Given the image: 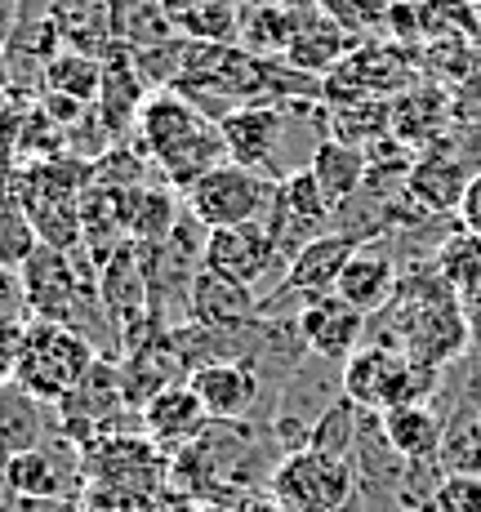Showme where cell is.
I'll use <instances>...</instances> for the list:
<instances>
[{"mask_svg":"<svg viewBox=\"0 0 481 512\" xmlns=\"http://www.w3.org/2000/svg\"><path fill=\"white\" fill-rule=\"evenodd\" d=\"M299 18L303 14H290L281 5H259L250 14H241V36H245V49L254 58H286V49L299 32Z\"/></svg>","mask_w":481,"mask_h":512,"instance_id":"484cf974","label":"cell"},{"mask_svg":"<svg viewBox=\"0 0 481 512\" xmlns=\"http://www.w3.org/2000/svg\"><path fill=\"white\" fill-rule=\"evenodd\" d=\"M428 512H481V477L477 472H446Z\"/></svg>","mask_w":481,"mask_h":512,"instance_id":"f1b7e54d","label":"cell"},{"mask_svg":"<svg viewBox=\"0 0 481 512\" xmlns=\"http://www.w3.org/2000/svg\"><path fill=\"white\" fill-rule=\"evenodd\" d=\"M41 250V232L23 205H0V268L23 272V263Z\"/></svg>","mask_w":481,"mask_h":512,"instance_id":"83f0119b","label":"cell"},{"mask_svg":"<svg viewBox=\"0 0 481 512\" xmlns=\"http://www.w3.org/2000/svg\"><path fill=\"white\" fill-rule=\"evenodd\" d=\"M254 317H259V294L228 272H214L201 263L188 294V321L196 326H245Z\"/></svg>","mask_w":481,"mask_h":512,"instance_id":"e0dca14e","label":"cell"},{"mask_svg":"<svg viewBox=\"0 0 481 512\" xmlns=\"http://www.w3.org/2000/svg\"><path fill=\"white\" fill-rule=\"evenodd\" d=\"M379 419H384L388 441L397 446V455L406 459V464H433V459H441V446H446V419H441L428 401L392 406Z\"/></svg>","mask_w":481,"mask_h":512,"instance_id":"ac0fdd59","label":"cell"},{"mask_svg":"<svg viewBox=\"0 0 481 512\" xmlns=\"http://www.w3.org/2000/svg\"><path fill=\"white\" fill-rule=\"evenodd\" d=\"M192 392L201 397L205 415L219 423H241L259 406V370L245 361H219V366H201L192 374Z\"/></svg>","mask_w":481,"mask_h":512,"instance_id":"9a60e30c","label":"cell"},{"mask_svg":"<svg viewBox=\"0 0 481 512\" xmlns=\"http://www.w3.org/2000/svg\"><path fill=\"white\" fill-rule=\"evenodd\" d=\"M308 170H312V179H317L321 192H326V201L339 210V205H348L352 196L366 187L370 156H366V147H348L339 139H321L317 147H312V156H308Z\"/></svg>","mask_w":481,"mask_h":512,"instance_id":"d6986e66","label":"cell"},{"mask_svg":"<svg viewBox=\"0 0 481 512\" xmlns=\"http://www.w3.org/2000/svg\"><path fill=\"white\" fill-rule=\"evenodd\" d=\"M174 23L188 41L201 45H232L241 36V9L232 0H192V5L174 9Z\"/></svg>","mask_w":481,"mask_h":512,"instance_id":"d4e9b609","label":"cell"},{"mask_svg":"<svg viewBox=\"0 0 481 512\" xmlns=\"http://www.w3.org/2000/svg\"><path fill=\"white\" fill-rule=\"evenodd\" d=\"M237 512H290V508L281 504V499L268 490V495H254V499H245V504H241Z\"/></svg>","mask_w":481,"mask_h":512,"instance_id":"836d02e7","label":"cell"},{"mask_svg":"<svg viewBox=\"0 0 481 512\" xmlns=\"http://www.w3.org/2000/svg\"><path fill=\"white\" fill-rule=\"evenodd\" d=\"M459 228H468V232H477L481 236V170L473 174V183H468V192H464V201H459Z\"/></svg>","mask_w":481,"mask_h":512,"instance_id":"4dcf8cb0","label":"cell"},{"mask_svg":"<svg viewBox=\"0 0 481 512\" xmlns=\"http://www.w3.org/2000/svg\"><path fill=\"white\" fill-rule=\"evenodd\" d=\"M210 423L214 419L205 415V406H201V397L192 392V383H174V388H165L161 397H152L139 410V432L152 441V446H161L165 455L196 446Z\"/></svg>","mask_w":481,"mask_h":512,"instance_id":"5bb4252c","label":"cell"},{"mask_svg":"<svg viewBox=\"0 0 481 512\" xmlns=\"http://www.w3.org/2000/svg\"><path fill=\"white\" fill-rule=\"evenodd\" d=\"M392 512H428V508H392Z\"/></svg>","mask_w":481,"mask_h":512,"instance_id":"d590c367","label":"cell"},{"mask_svg":"<svg viewBox=\"0 0 481 512\" xmlns=\"http://www.w3.org/2000/svg\"><path fill=\"white\" fill-rule=\"evenodd\" d=\"M174 187H130L121 196V223H125V236L134 245H156L165 241L174 228H179V201H174Z\"/></svg>","mask_w":481,"mask_h":512,"instance_id":"7402d4cb","label":"cell"},{"mask_svg":"<svg viewBox=\"0 0 481 512\" xmlns=\"http://www.w3.org/2000/svg\"><path fill=\"white\" fill-rule=\"evenodd\" d=\"M9 512H81V499H14Z\"/></svg>","mask_w":481,"mask_h":512,"instance_id":"1f68e13d","label":"cell"},{"mask_svg":"<svg viewBox=\"0 0 481 512\" xmlns=\"http://www.w3.org/2000/svg\"><path fill=\"white\" fill-rule=\"evenodd\" d=\"M330 18L343 27V32H375L388 18L384 0H317Z\"/></svg>","mask_w":481,"mask_h":512,"instance_id":"f546056e","label":"cell"},{"mask_svg":"<svg viewBox=\"0 0 481 512\" xmlns=\"http://www.w3.org/2000/svg\"><path fill=\"white\" fill-rule=\"evenodd\" d=\"M72 5H98V0H23V9H45V14H58V9Z\"/></svg>","mask_w":481,"mask_h":512,"instance_id":"e575fe53","label":"cell"},{"mask_svg":"<svg viewBox=\"0 0 481 512\" xmlns=\"http://www.w3.org/2000/svg\"><path fill=\"white\" fill-rule=\"evenodd\" d=\"M54 437H63V410L14 379L0 383V464L27 450H41Z\"/></svg>","mask_w":481,"mask_h":512,"instance_id":"7c38bea8","label":"cell"},{"mask_svg":"<svg viewBox=\"0 0 481 512\" xmlns=\"http://www.w3.org/2000/svg\"><path fill=\"white\" fill-rule=\"evenodd\" d=\"M223 143H228V161L245 165V170H259L268 179H286L281 174V143H286V112L272 103H245L237 112H228L219 121Z\"/></svg>","mask_w":481,"mask_h":512,"instance_id":"8fae6325","label":"cell"},{"mask_svg":"<svg viewBox=\"0 0 481 512\" xmlns=\"http://www.w3.org/2000/svg\"><path fill=\"white\" fill-rule=\"evenodd\" d=\"M18 23H23V0H0V49L14 41Z\"/></svg>","mask_w":481,"mask_h":512,"instance_id":"d6a6232c","label":"cell"},{"mask_svg":"<svg viewBox=\"0 0 481 512\" xmlns=\"http://www.w3.org/2000/svg\"><path fill=\"white\" fill-rule=\"evenodd\" d=\"M473 156H468V147L459 143V134H441L437 143L419 147L415 156V170H410L406 179V192L410 201L419 205L424 214H433V219H441V214H459V201H464L468 183H473Z\"/></svg>","mask_w":481,"mask_h":512,"instance_id":"30bf717a","label":"cell"},{"mask_svg":"<svg viewBox=\"0 0 481 512\" xmlns=\"http://www.w3.org/2000/svg\"><path fill=\"white\" fill-rule=\"evenodd\" d=\"M205 268L228 272L263 299L268 290L281 285L290 259L281 254V245L272 241L263 223H245V228H219L205 236Z\"/></svg>","mask_w":481,"mask_h":512,"instance_id":"ba28073f","label":"cell"},{"mask_svg":"<svg viewBox=\"0 0 481 512\" xmlns=\"http://www.w3.org/2000/svg\"><path fill=\"white\" fill-rule=\"evenodd\" d=\"M41 81L49 94H67L90 107V103H98V94H103V63H98L94 54H85V49H58L45 63Z\"/></svg>","mask_w":481,"mask_h":512,"instance_id":"cb8c5ba5","label":"cell"},{"mask_svg":"<svg viewBox=\"0 0 481 512\" xmlns=\"http://www.w3.org/2000/svg\"><path fill=\"white\" fill-rule=\"evenodd\" d=\"M330 139L348 147H375L392 139V103L388 98H361V103H339L330 112Z\"/></svg>","mask_w":481,"mask_h":512,"instance_id":"603a6c76","label":"cell"},{"mask_svg":"<svg viewBox=\"0 0 481 512\" xmlns=\"http://www.w3.org/2000/svg\"><path fill=\"white\" fill-rule=\"evenodd\" d=\"M134 147H139L143 161H152L161 170L165 187H174L183 196L210 170L228 165V143H223L219 121H210L179 90H161L139 107Z\"/></svg>","mask_w":481,"mask_h":512,"instance_id":"6da1fadb","label":"cell"},{"mask_svg":"<svg viewBox=\"0 0 481 512\" xmlns=\"http://www.w3.org/2000/svg\"><path fill=\"white\" fill-rule=\"evenodd\" d=\"M397 259H392L388 241H370V245H357V254L348 259V268H343L339 277V299L352 303L357 312H366V317H375V312L388 308L392 290H397Z\"/></svg>","mask_w":481,"mask_h":512,"instance_id":"2e32d148","label":"cell"},{"mask_svg":"<svg viewBox=\"0 0 481 512\" xmlns=\"http://www.w3.org/2000/svg\"><path fill=\"white\" fill-rule=\"evenodd\" d=\"M437 374L410 357L401 343L392 339H366L339 370L343 397L357 401L361 410H375L384 415L392 406H410V401H424L437 388Z\"/></svg>","mask_w":481,"mask_h":512,"instance_id":"7a4b0ae2","label":"cell"},{"mask_svg":"<svg viewBox=\"0 0 481 512\" xmlns=\"http://www.w3.org/2000/svg\"><path fill=\"white\" fill-rule=\"evenodd\" d=\"M263 228L281 245L286 259H294V254H299L303 245H312L317 236L335 232V205L326 201V192L317 187L308 165L277 183V196H272V210H268V219H263Z\"/></svg>","mask_w":481,"mask_h":512,"instance_id":"9c48e42d","label":"cell"},{"mask_svg":"<svg viewBox=\"0 0 481 512\" xmlns=\"http://www.w3.org/2000/svg\"><path fill=\"white\" fill-rule=\"evenodd\" d=\"M161 472H165V450L152 441L134 437V432H116L103 437L94 446H85V477L94 490H107L121 504H139V499L161 490Z\"/></svg>","mask_w":481,"mask_h":512,"instance_id":"8992f818","label":"cell"},{"mask_svg":"<svg viewBox=\"0 0 481 512\" xmlns=\"http://www.w3.org/2000/svg\"><path fill=\"white\" fill-rule=\"evenodd\" d=\"M268 486L290 512H348L357 499V472L348 459L303 446L277 459Z\"/></svg>","mask_w":481,"mask_h":512,"instance_id":"277c9868","label":"cell"},{"mask_svg":"<svg viewBox=\"0 0 481 512\" xmlns=\"http://www.w3.org/2000/svg\"><path fill=\"white\" fill-rule=\"evenodd\" d=\"M343 49H348V32L326 14V9H303L299 32L286 49V63L299 72L317 76V72H335L343 63Z\"/></svg>","mask_w":481,"mask_h":512,"instance_id":"44dd1931","label":"cell"},{"mask_svg":"<svg viewBox=\"0 0 481 512\" xmlns=\"http://www.w3.org/2000/svg\"><path fill=\"white\" fill-rule=\"evenodd\" d=\"M294 321H299L303 348H308L312 357L330 361V366H343V361H348L370 334V317L366 312H357L352 303H343L339 294L312 299Z\"/></svg>","mask_w":481,"mask_h":512,"instance_id":"4fadbf2b","label":"cell"},{"mask_svg":"<svg viewBox=\"0 0 481 512\" xmlns=\"http://www.w3.org/2000/svg\"><path fill=\"white\" fill-rule=\"evenodd\" d=\"M437 272L446 277L450 290L464 299L481 285V236L468 228H455L437 250Z\"/></svg>","mask_w":481,"mask_h":512,"instance_id":"4316f807","label":"cell"},{"mask_svg":"<svg viewBox=\"0 0 481 512\" xmlns=\"http://www.w3.org/2000/svg\"><path fill=\"white\" fill-rule=\"evenodd\" d=\"M441 134H450V98L433 90V85H419L392 98V139H401L406 147H428Z\"/></svg>","mask_w":481,"mask_h":512,"instance_id":"ffe728a7","label":"cell"},{"mask_svg":"<svg viewBox=\"0 0 481 512\" xmlns=\"http://www.w3.org/2000/svg\"><path fill=\"white\" fill-rule=\"evenodd\" d=\"M5 486L14 499H81L90 490L85 450L72 437H54L41 450L5 459Z\"/></svg>","mask_w":481,"mask_h":512,"instance_id":"52a82bcc","label":"cell"},{"mask_svg":"<svg viewBox=\"0 0 481 512\" xmlns=\"http://www.w3.org/2000/svg\"><path fill=\"white\" fill-rule=\"evenodd\" d=\"M281 179H268L259 170H245V165H219L210 170L201 183L192 187L183 201L188 214L201 223L205 232L219 228H245V223H263L272 210V196H277Z\"/></svg>","mask_w":481,"mask_h":512,"instance_id":"5b68a950","label":"cell"},{"mask_svg":"<svg viewBox=\"0 0 481 512\" xmlns=\"http://www.w3.org/2000/svg\"><path fill=\"white\" fill-rule=\"evenodd\" d=\"M94 361H98V348L81 330L32 317L27 321V334H23L18 366H14V383H23V388L36 392L41 401L63 406L76 392V383L90 374Z\"/></svg>","mask_w":481,"mask_h":512,"instance_id":"3957f363","label":"cell"}]
</instances>
